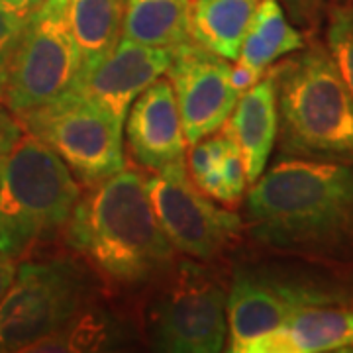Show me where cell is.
I'll return each mask as SVG.
<instances>
[{
  "label": "cell",
  "instance_id": "cell-1",
  "mask_svg": "<svg viewBox=\"0 0 353 353\" xmlns=\"http://www.w3.org/2000/svg\"><path fill=\"white\" fill-rule=\"evenodd\" d=\"M245 220L273 253L353 265V163L281 159L248 190Z\"/></svg>",
  "mask_w": 353,
  "mask_h": 353
},
{
  "label": "cell",
  "instance_id": "cell-2",
  "mask_svg": "<svg viewBox=\"0 0 353 353\" xmlns=\"http://www.w3.org/2000/svg\"><path fill=\"white\" fill-rule=\"evenodd\" d=\"M67 240L104 277L139 285L169 271L175 248L153 212L145 179L134 169L92 185L67 222Z\"/></svg>",
  "mask_w": 353,
  "mask_h": 353
},
{
  "label": "cell",
  "instance_id": "cell-3",
  "mask_svg": "<svg viewBox=\"0 0 353 353\" xmlns=\"http://www.w3.org/2000/svg\"><path fill=\"white\" fill-rule=\"evenodd\" d=\"M271 73L281 157L353 163V94L326 46L303 48Z\"/></svg>",
  "mask_w": 353,
  "mask_h": 353
},
{
  "label": "cell",
  "instance_id": "cell-4",
  "mask_svg": "<svg viewBox=\"0 0 353 353\" xmlns=\"http://www.w3.org/2000/svg\"><path fill=\"white\" fill-rule=\"evenodd\" d=\"M81 199V183L57 153L22 134L0 167V252L20 259L61 232Z\"/></svg>",
  "mask_w": 353,
  "mask_h": 353
},
{
  "label": "cell",
  "instance_id": "cell-5",
  "mask_svg": "<svg viewBox=\"0 0 353 353\" xmlns=\"http://www.w3.org/2000/svg\"><path fill=\"white\" fill-rule=\"evenodd\" d=\"M87 301L88 285L75 263H22L0 301V352H26L34 341L63 330L81 318Z\"/></svg>",
  "mask_w": 353,
  "mask_h": 353
},
{
  "label": "cell",
  "instance_id": "cell-6",
  "mask_svg": "<svg viewBox=\"0 0 353 353\" xmlns=\"http://www.w3.org/2000/svg\"><path fill=\"white\" fill-rule=\"evenodd\" d=\"M18 120L63 159L79 183L92 187L126 167L124 126L75 88Z\"/></svg>",
  "mask_w": 353,
  "mask_h": 353
},
{
  "label": "cell",
  "instance_id": "cell-7",
  "mask_svg": "<svg viewBox=\"0 0 353 353\" xmlns=\"http://www.w3.org/2000/svg\"><path fill=\"white\" fill-rule=\"evenodd\" d=\"M79 73L81 59L67 22V0H43L26 22L0 102L22 118L65 94Z\"/></svg>",
  "mask_w": 353,
  "mask_h": 353
},
{
  "label": "cell",
  "instance_id": "cell-8",
  "mask_svg": "<svg viewBox=\"0 0 353 353\" xmlns=\"http://www.w3.org/2000/svg\"><path fill=\"white\" fill-rule=\"evenodd\" d=\"M153 212L175 252L208 261L238 240L243 222L220 208L190 179L187 163L145 179Z\"/></svg>",
  "mask_w": 353,
  "mask_h": 353
},
{
  "label": "cell",
  "instance_id": "cell-9",
  "mask_svg": "<svg viewBox=\"0 0 353 353\" xmlns=\"http://www.w3.org/2000/svg\"><path fill=\"white\" fill-rule=\"evenodd\" d=\"M228 290L196 265L183 263L153 316V343L169 353H218L228 338Z\"/></svg>",
  "mask_w": 353,
  "mask_h": 353
},
{
  "label": "cell",
  "instance_id": "cell-10",
  "mask_svg": "<svg viewBox=\"0 0 353 353\" xmlns=\"http://www.w3.org/2000/svg\"><path fill=\"white\" fill-rule=\"evenodd\" d=\"M167 77L175 92L187 145L224 126L241 94L232 81L230 61L194 39L173 50Z\"/></svg>",
  "mask_w": 353,
  "mask_h": 353
},
{
  "label": "cell",
  "instance_id": "cell-11",
  "mask_svg": "<svg viewBox=\"0 0 353 353\" xmlns=\"http://www.w3.org/2000/svg\"><path fill=\"white\" fill-rule=\"evenodd\" d=\"M171 57V50L150 48L120 38L101 63L77 77L71 88L99 104L124 126L132 102L167 73Z\"/></svg>",
  "mask_w": 353,
  "mask_h": 353
},
{
  "label": "cell",
  "instance_id": "cell-12",
  "mask_svg": "<svg viewBox=\"0 0 353 353\" xmlns=\"http://www.w3.org/2000/svg\"><path fill=\"white\" fill-rule=\"evenodd\" d=\"M126 136L132 157L153 173L187 163V139L169 79H157L130 106Z\"/></svg>",
  "mask_w": 353,
  "mask_h": 353
},
{
  "label": "cell",
  "instance_id": "cell-13",
  "mask_svg": "<svg viewBox=\"0 0 353 353\" xmlns=\"http://www.w3.org/2000/svg\"><path fill=\"white\" fill-rule=\"evenodd\" d=\"M296 312L294 304L265 273L238 271L228 290V352L253 353Z\"/></svg>",
  "mask_w": 353,
  "mask_h": 353
},
{
  "label": "cell",
  "instance_id": "cell-14",
  "mask_svg": "<svg viewBox=\"0 0 353 353\" xmlns=\"http://www.w3.org/2000/svg\"><path fill=\"white\" fill-rule=\"evenodd\" d=\"M277 94L271 69L248 90L220 128L241 153L248 183L253 185L265 173L269 155L277 139Z\"/></svg>",
  "mask_w": 353,
  "mask_h": 353
},
{
  "label": "cell",
  "instance_id": "cell-15",
  "mask_svg": "<svg viewBox=\"0 0 353 353\" xmlns=\"http://www.w3.org/2000/svg\"><path fill=\"white\" fill-rule=\"evenodd\" d=\"M350 353L353 352V306L303 308L253 353Z\"/></svg>",
  "mask_w": 353,
  "mask_h": 353
},
{
  "label": "cell",
  "instance_id": "cell-16",
  "mask_svg": "<svg viewBox=\"0 0 353 353\" xmlns=\"http://www.w3.org/2000/svg\"><path fill=\"white\" fill-rule=\"evenodd\" d=\"M126 0H67V22L85 75L122 38Z\"/></svg>",
  "mask_w": 353,
  "mask_h": 353
},
{
  "label": "cell",
  "instance_id": "cell-17",
  "mask_svg": "<svg viewBox=\"0 0 353 353\" xmlns=\"http://www.w3.org/2000/svg\"><path fill=\"white\" fill-rule=\"evenodd\" d=\"M190 16V0H126L122 38L173 51L192 41Z\"/></svg>",
  "mask_w": 353,
  "mask_h": 353
},
{
  "label": "cell",
  "instance_id": "cell-18",
  "mask_svg": "<svg viewBox=\"0 0 353 353\" xmlns=\"http://www.w3.org/2000/svg\"><path fill=\"white\" fill-rule=\"evenodd\" d=\"M303 48V36L289 24L281 0H259L236 63L263 77L281 57Z\"/></svg>",
  "mask_w": 353,
  "mask_h": 353
},
{
  "label": "cell",
  "instance_id": "cell-19",
  "mask_svg": "<svg viewBox=\"0 0 353 353\" xmlns=\"http://www.w3.org/2000/svg\"><path fill=\"white\" fill-rule=\"evenodd\" d=\"M259 0H194L192 39L228 61H238Z\"/></svg>",
  "mask_w": 353,
  "mask_h": 353
},
{
  "label": "cell",
  "instance_id": "cell-20",
  "mask_svg": "<svg viewBox=\"0 0 353 353\" xmlns=\"http://www.w3.org/2000/svg\"><path fill=\"white\" fill-rule=\"evenodd\" d=\"M326 50L353 94V2L336 4L332 8Z\"/></svg>",
  "mask_w": 353,
  "mask_h": 353
},
{
  "label": "cell",
  "instance_id": "cell-21",
  "mask_svg": "<svg viewBox=\"0 0 353 353\" xmlns=\"http://www.w3.org/2000/svg\"><path fill=\"white\" fill-rule=\"evenodd\" d=\"M28 18L30 14L20 12L10 4H6L4 0H0V97Z\"/></svg>",
  "mask_w": 353,
  "mask_h": 353
},
{
  "label": "cell",
  "instance_id": "cell-22",
  "mask_svg": "<svg viewBox=\"0 0 353 353\" xmlns=\"http://www.w3.org/2000/svg\"><path fill=\"white\" fill-rule=\"evenodd\" d=\"M220 179H222V187H224V202L232 204L238 202L243 196V192L248 189V175H245V165L241 159L240 150L228 139L226 152L220 157V161L216 165Z\"/></svg>",
  "mask_w": 353,
  "mask_h": 353
},
{
  "label": "cell",
  "instance_id": "cell-23",
  "mask_svg": "<svg viewBox=\"0 0 353 353\" xmlns=\"http://www.w3.org/2000/svg\"><path fill=\"white\" fill-rule=\"evenodd\" d=\"M228 145V138L220 132V134H210L201 141L190 145L189 153V173L192 183H199L206 173H210L216 169V165L220 161V157L224 155Z\"/></svg>",
  "mask_w": 353,
  "mask_h": 353
},
{
  "label": "cell",
  "instance_id": "cell-24",
  "mask_svg": "<svg viewBox=\"0 0 353 353\" xmlns=\"http://www.w3.org/2000/svg\"><path fill=\"white\" fill-rule=\"evenodd\" d=\"M22 134H24L22 122L0 102V167L8 157V153L12 152L16 141L22 138Z\"/></svg>",
  "mask_w": 353,
  "mask_h": 353
},
{
  "label": "cell",
  "instance_id": "cell-25",
  "mask_svg": "<svg viewBox=\"0 0 353 353\" xmlns=\"http://www.w3.org/2000/svg\"><path fill=\"white\" fill-rule=\"evenodd\" d=\"M296 24H312L320 16L324 0H283Z\"/></svg>",
  "mask_w": 353,
  "mask_h": 353
},
{
  "label": "cell",
  "instance_id": "cell-26",
  "mask_svg": "<svg viewBox=\"0 0 353 353\" xmlns=\"http://www.w3.org/2000/svg\"><path fill=\"white\" fill-rule=\"evenodd\" d=\"M16 259L0 252V301L4 299L6 290L10 289L14 277H16Z\"/></svg>",
  "mask_w": 353,
  "mask_h": 353
},
{
  "label": "cell",
  "instance_id": "cell-27",
  "mask_svg": "<svg viewBox=\"0 0 353 353\" xmlns=\"http://www.w3.org/2000/svg\"><path fill=\"white\" fill-rule=\"evenodd\" d=\"M6 4H10L12 8L16 10H20V12L24 14H32L36 8H38L39 4L43 2V0H4Z\"/></svg>",
  "mask_w": 353,
  "mask_h": 353
},
{
  "label": "cell",
  "instance_id": "cell-28",
  "mask_svg": "<svg viewBox=\"0 0 353 353\" xmlns=\"http://www.w3.org/2000/svg\"><path fill=\"white\" fill-rule=\"evenodd\" d=\"M336 4H347V2H353V0H334Z\"/></svg>",
  "mask_w": 353,
  "mask_h": 353
}]
</instances>
